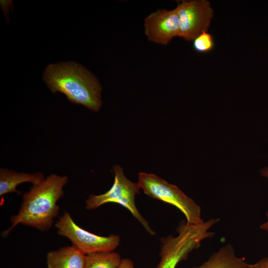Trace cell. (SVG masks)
<instances>
[{"label":"cell","instance_id":"6da1fadb","mask_svg":"<svg viewBox=\"0 0 268 268\" xmlns=\"http://www.w3.org/2000/svg\"><path fill=\"white\" fill-rule=\"evenodd\" d=\"M67 181V176L52 174L40 184L33 185L24 194L19 211L11 217V225L2 232V236L6 237L19 224L42 231L50 229L59 213L57 202L64 195L63 187Z\"/></svg>","mask_w":268,"mask_h":268},{"label":"cell","instance_id":"7a4b0ae2","mask_svg":"<svg viewBox=\"0 0 268 268\" xmlns=\"http://www.w3.org/2000/svg\"><path fill=\"white\" fill-rule=\"evenodd\" d=\"M43 79L50 90L64 94L71 102L97 112L102 105L101 86L88 69L74 62L50 64Z\"/></svg>","mask_w":268,"mask_h":268},{"label":"cell","instance_id":"3957f363","mask_svg":"<svg viewBox=\"0 0 268 268\" xmlns=\"http://www.w3.org/2000/svg\"><path fill=\"white\" fill-rule=\"evenodd\" d=\"M219 221V218H211L200 224H189L181 221L176 229L177 236L161 238V260L156 268H176L192 251L201 246L202 240L214 236L209 230Z\"/></svg>","mask_w":268,"mask_h":268},{"label":"cell","instance_id":"277c9868","mask_svg":"<svg viewBox=\"0 0 268 268\" xmlns=\"http://www.w3.org/2000/svg\"><path fill=\"white\" fill-rule=\"evenodd\" d=\"M137 183L148 197L172 204L185 215L189 224L204 222L201 217V208L196 202L178 187L153 174L139 172Z\"/></svg>","mask_w":268,"mask_h":268},{"label":"cell","instance_id":"5b68a950","mask_svg":"<svg viewBox=\"0 0 268 268\" xmlns=\"http://www.w3.org/2000/svg\"><path fill=\"white\" fill-rule=\"evenodd\" d=\"M113 171L114 181L112 187L103 194L90 195L85 201L86 209H95L107 203L119 204L127 208L149 234L155 235V232L136 206L135 197L139 193L140 189L138 183L129 180L119 165H114Z\"/></svg>","mask_w":268,"mask_h":268},{"label":"cell","instance_id":"8992f818","mask_svg":"<svg viewBox=\"0 0 268 268\" xmlns=\"http://www.w3.org/2000/svg\"><path fill=\"white\" fill-rule=\"evenodd\" d=\"M58 234L68 239L72 246L85 255L97 252H113L120 242V237L96 235L80 227L67 211H64L55 224Z\"/></svg>","mask_w":268,"mask_h":268},{"label":"cell","instance_id":"52a82bcc","mask_svg":"<svg viewBox=\"0 0 268 268\" xmlns=\"http://www.w3.org/2000/svg\"><path fill=\"white\" fill-rule=\"evenodd\" d=\"M176 9L179 19V37L191 41L202 32H207L213 15L208 1L183 0Z\"/></svg>","mask_w":268,"mask_h":268},{"label":"cell","instance_id":"ba28073f","mask_svg":"<svg viewBox=\"0 0 268 268\" xmlns=\"http://www.w3.org/2000/svg\"><path fill=\"white\" fill-rule=\"evenodd\" d=\"M144 28L149 41L167 44L179 35L180 23L177 9H158L151 13L144 20Z\"/></svg>","mask_w":268,"mask_h":268},{"label":"cell","instance_id":"9c48e42d","mask_svg":"<svg viewBox=\"0 0 268 268\" xmlns=\"http://www.w3.org/2000/svg\"><path fill=\"white\" fill-rule=\"evenodd\" d=\"M86 255L73 246H67L49 252L46 261L48 268H84Z\"/></svg>","mask_w":268,"mask_h":268},{"label":"cell","instance_id":"30bf717a","mask_svg":"<svg viewBox=\"0 0 268 268\" xmlns=\"http://www.w3.org/2000/svg\"><path fill=\"white\" fill-rule=\"evenodd\" d=\"M248 266L245 259L237 256L233 246L228 243L211 254L202 265L193 268H248Z\"/></svg>","mask_w":268,"mask_h":268},{"label":"cell","instance_id":"8fae6325","mask_svg":"<svg viewBox=\"0 0 268 268\" xmlns=\"http://www.w3.org/2000/svg\"><path fill=\"white\" fill-rule=\"evenodd\" d=\"M45 179L42 173L37 172L33 174L17 173L6 169L0 170V196L10 193L20 192L16 190V187L23 183H31L37 185Z\"/></svg>","mask_w":268,"mask_h":268},{"label":"cell","instance_id":"7c38bea8","mask_svg":"<svg viewBox=\"0 0 268 268\" xmlns=\"http://www.w3.org/2000/svg\"><path fill=\"white\" fill-rule=\"evenodd\" d=\"M122 259L116 252H97L86 255L84 268H118Z\"/></svg>","mask_w":268,"mask_h":268},{"label":"cell","instance_id":"4fadbf2b","mask_svg":"<svg viewBox=\"0 0 268 268\" xmlns=\"http://www.w3.org/2000/svg\"><path fill=\"white\" fill-rule=\"evenodd\" d=\"M193 45L197 52L205 53L212 50L214 42L212 36L206 31H204L193 40Z\"/></svg>","mask_w":268,"mask_h":268},{"label":"cell","instance_id":"5bb4252c","mask_svg":"<svg viewBox=\"0 0 268 268\" xmlns=\"http://www.w3.org/2000/svg\"><path fill=\"white\" fill-rule=\"evenodd\" d=\"M248 268H268V256L262 258L256 263L248 264Z\"/></svg>","mask_w":268,"mask_h":268},{"label":"cell","instance_id":"9a60e30c","mask_svg":"<svg viewBox=\"0 0 268 268\" xmlns=\"http://www.w3.org/2000/svg\"><path fill=\"white\" fill-rule=\"evenodd\" d=\"M118 268H134V264L130 259H123Z\"/></svg>","mask_w":268,"mask_h":268},{"label":"cell","instance_id":"2e32d148","mask_svg":"<svg viewBox=\"0 0 268 268\" xmlns=\"http://www.w3.org/2000/svg\"><path fill=\"white\" fill-rule=\"evenodd\" d=\"M11 3L12 1L10 0H0V6L6 18H7L8 7Z\"/></svg>","mask_w":268,"mask_h":268},{"label":"cell","instance_id":"e0dca14e","mask_svg":"<svg viewBox=\"0 0 268 268\" xmlns=\"http://www.w3.org/2000/svg\"><path fill=\"white\" fill-rule=\"evenodd\" d=\"M261 173L263 177L268 178V167H266L262 169ZM267 216L268 218V211L267 212Z\"/></svg>","mask_w":268,"mask_h":268},{"label":"cell","instance_id":"ac0fdd59","mask_svg":"<svg viewBox=\"0 0 268 268\" xmlns=\"http://www.w3.org/2000/svg\"><path fill=\"white\" fill-rule=\"evenodd\" d=\"M260 227L261 229L265 230L268 233V218L267 222L261 224Z\"/></svg>","mask_w":268,"mask_h":268}]
</instances>
